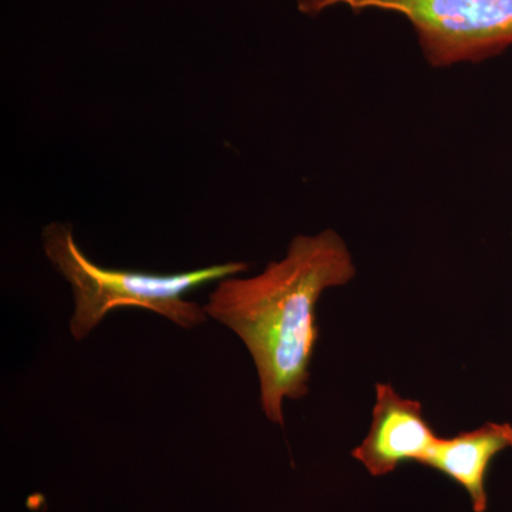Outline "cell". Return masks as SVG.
Listing matches in <instances>:
<instances>
[{
    "label": "cell",
    "mask_w": 512,
    "mask_h": 512,
    "mask_svg": "<svg viewBox=\"0 0 512 512\" xmlns=\"http://www.w3.org/2000/svg\"><path fill=\"white\" fill-rule=\"evenodd\" d=\"M356 265L335 229L292 239L281 261L261 274L218 281L204 309L247 346L254 360L266 419L284 427L285 399L309 392V366L318 345L316 308L323 292L348 285Z\"/></svg>",
    "instance_id": "1"
},
{
    "label": "cell",
    "mask_w": 512,
    "mask_h": 512,
    "mask_svg": "<svg viewBox=\"0 0 512 512\" xmlns=\"http://www.w3.org/2000/svg\"><path fill=\"white\" fill-rule=\"evenodd\" d=\"M296 6L311 18L336 8L402 16L433 69L483 63L512 47V0H296Z\"/></svg>",
    "instance_id": "3"
},
{
    "label": "cell",
    "mask_w": 512,
    "mask_h": 512,
    "mask_svg": "<svg viewBox=\"0 0 512 512\" xmlns=\"http://www.w3.org/2000/svg\"><path fill=\"white\" fill-rule=\"evenodd\" d=\"M512 448V424L488 421L478 429L439 437L423 466L433 468L463 487L474 512L488 508L487 476L498 454Z\"/></svg>",
    "instance_id": "5"
},
{
    "label": "cell",
    "mask_w": 512,
    "mask_h": 512,
    "mask_svg": "<svg viewBox=\"0 0 512 512\" xmlns=\"http://www.w3.org/2000/svg\"><path fill=\"white\" fill-rule=\"evenodd\" d=\"M439 436L419 400L406 399L392 384H376V403L366 439L352 451L373 477L387 476L400 464L414 461L423 466Z\"/></svg>",
    "instance_id": "4"
},
{
    "label": "cell",
    "mask_w": 512,
    "mask_h": 512,
    "mask_svg": "<svg viewBox=\"0 0 512 512\" xmlns=\"http://www.w3.org/2000/svg\"><path fill=\"white\" fill-rule=\"evenodd\" d=\"M42 242L50 264L72 288L70 333L77 342L86 339L110 312L120 308L146 309L180 328H198L207 322V312L204 306L185 299V295L210 282L244 274L251 266L232 261L171 275L103 268L80 249L73 227L67 222L46 225Z\"/></svg>",
    "instance_id": "2"
}]
</instances>
